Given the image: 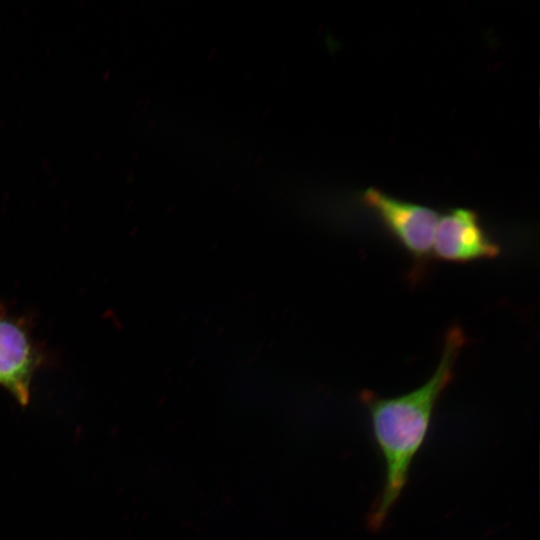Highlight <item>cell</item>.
Returning <instances> with one entry per match:
<instances>
[{
	"label": "cell",
	"mask_w": 540,
	"mask_h": 540,
	"mask_svg": "<svg viewBox=\"0 0 540 540\" xmlns=\"http://www.w3.org/2000/svg\"><path fill=\"white\" fill-rule=\"evenodd\" d=\"M38 356L26 330L17 322L0 317V385L20 405L30 399V384Z\"/></svg>",
	"instance_id": "cell-4"
},
{
	"label": "cell",
	"mask_w": 540,
	"mask_h": 540,
	"mask_svg": "<svg viewBox=\"0 0 540 540\" xmlns=\"http://www.w3.org/2000/svg\"><path fill=\"white\" fill-rule=\"evenodd\" d=\"M501 247L485 231L471 209L455 208L439 216L432 255L442 261L464 264L499 256Z\"/></svg>",
	"instance_id": "cell-3"
},
{
	"label": "cell",
	"mask_w": 540,
	"mask_h": 540,
	"mask_svg": "<svg viewBox=\"0 0 540 540\" xmlns=\"http://www.w3.org/2000/svg\"><path fill=\"white\" fill-rule=\"evenodd\" d=\"M466 341L461 327L449 328L433 374L410 392L394 397L371 390L359 394L384 463L383 486L367 518L370 529L379 530L384 525L406 487L411 465L426 441L436 405L454 377Z\"/></svg>",
	"instance_id": "cell-1"
},
{
	"label": "cell",
	"mask_w": 540,
	"mask_h": 540,
	"mask_svg": "<svg viewBox=\"0 0 540 540\" xmlns=\"http://www.w3.org/2000/svg\"><path fill=\"white\" fill-rule=\"evenodd\" d=\"M364 204L412 258L420 270L432 257L433 241L439 219L437 211L399 200L375 188L363 193Z\"/></svg>",
	"instance_id": "cell-2"
}]
</instances>
